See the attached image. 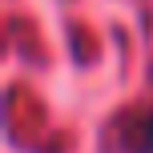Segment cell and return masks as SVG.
Returning <instances> with one entry per match:
<instances>
[{"mask_svg": "<svg viewBox=\"0 0 153 153\" xmlns=\"http://www.w3.org/2000/svg\"><path fill=\"white\" fill-rule=\"evenodd\" d=\"M125 149L129 153H153V109L133 117L129 133H125Z\"/></svg>", "mask_w": 153, "mask_h": 153, "instance_id": "1", "label": "cell"}]
</instances>
